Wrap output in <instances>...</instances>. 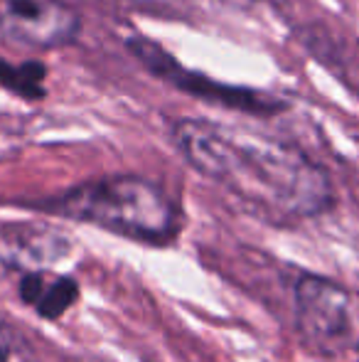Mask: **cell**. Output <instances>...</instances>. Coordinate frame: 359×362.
I'll list each match as a JSON object with an SVG mask.
<instances>
[{
  "mask_svg": "<svg viewBox=\"0 0 359 362\" xmlns=\"http://www.w3.org/2000/svg\"><path fill=\"white\" fill-rule=\"evenodd\" d=\"M82 33V18L64 0H0V42L15 47H67Z\"/></svg>",
  "mask_w": 359,
  "mask_h": 362,
  "instance_id": "4",
  "label": "cell"
},
{
  "mask_svg": "<svg viewBox=\"0 0 359 362\" xmlns=\"http://www.w3.org/2000/svg\"><path fill=\"white\" fill-rule=\"evenodd\" d=\"M20 298L35 305L42 318H59L79 298V286L69 276H47V272H32L20 276Z\"/></svg>",
  "mask_w": 359,
  "mask_h": 362,
  "instance_id": "7",
  "label": "cell"
},
{
  "mask_svg": "<svg viewBox=\"0 0 359 362\" xmlns=\"http://www.w3.org/2000/svg\"><path fill=\"white\" fill-rule=\"evenodd\" d=\"M133 52L145 67L150 69L153 74L163 76L165 81L180 86L182 91H190V94L205 96L209 101H219L224 106H231V109L246 111V114H276L281 109L276 99H269L266 94H259V91L251 89H239V86H217L212 79L195 72H187L182 69L168 52L153 45L150 40H135Z\"/></svg>",
  "mask_w": 359,
  "mask_h": 362,
  "instance_id": "6",
  "label": "cell"
},
{
  "mask_svg": "<svg viewBox=\"0 0 359 362\" xmlns=\"http://www.w3.org/2000/svg\"><path fill=\"white\" fill-rule=\"evenodd\" d=\"M0 362H37L28 340L5 323H0Z\"/></svg>",
  "mask_w": 359,
  "mask_h": 362,
  "instance_id": "9",
  "label": "cell"
},
{
  "mask_svg": "<svg viewBox=\"0 0 359 362\" xmlns=\"http://www.w3.org/2000/svg\"><path fill=\"white\" fill-rule=\"evenodd\" d=\"M47 210L155 247L173 242L182 227L178 202L165 187L140 175L87 180L49 200Z\"/></svg>",
  "mask_w": 359,
  "mask_h": 362,
  "instance_id": "2",
  "label": "cell"
},
{
  "mask_svg": "<svg viewBox=\"0 0 359 362\" xmlns=\"http://www.w3.org/2000/svg\"><path fill=\"white\" fill-rule=\"evenodd\" d=\"M202 5H219V8H229V10H244L249 5H254L256 0H200Z\"/></svg>",
  "mask_w": 359,
  "mask_h": 362,
  "instance_id": "10",
  "label": "cell"
},
{
  "mask_svg": "<svg viewBox=\"0 0 359 362\" xmlns=\"http://www.w3.org/2000/svg\"><path fill=\"white\" fill-rule=\"evenodd\" d=\"M42 79L44 69L39 64H20L13 67L5 59H0V86H8V89L18 91V94L35 99V96H42Z\"/></svg>",
  "mask_w": 359,
  "mask_h": 362,
  "instance_id": "8",
  "label": "cell"
},
{
  "mask_svg": "<svg viewBox=\"0 0 359 362\" xmlns=\"http://www.w3.org/2000/svg\"><path fill=\"white\" fill-rule=\"evenodd\" d=\"M293 313L303 343L327 362H359V296L352 288L303 274L293 288Z\"/></svg>",
  "mask_w": 359,
  "mask_h": 362,
  "instance_id": "3",
  "label": "cell"
},
{
  "mask_svg": "<svg viewBox=\"0 0 359 362\" xmlns=\"http://www.w3.org/2000/svg\"><path fill=\"white\" fill-rule=\"evenodd\" d=\"M168 134L202 177L269 222H303L335 205L327 170L296 144L207 119H170Z\"/></svg>",
  "mask_w": 359,
  "mask_h": 362,
  "instance_id": "1",
  "label": "cell"
},
{
  "mask_svg": "<svg viewBox=\"0 0 359 362\" xmlns=\"http://www.w3.org/2000/svg\"><path fill=\"white\" fill-rule=\"evenodd\" d=\"M72 254V239L62 229L42 222L0 227V279L49 272Z\"/></svg>",
  "mask_w": 359,
  "mask_h": 362,
  "instance_id": "5",
  "label": "cell"
}]
</instances>
